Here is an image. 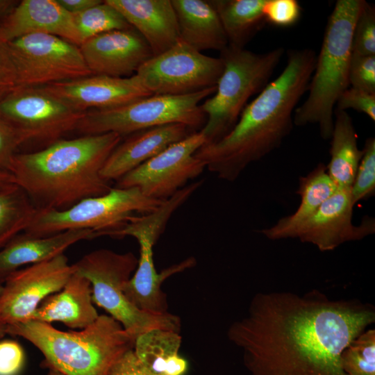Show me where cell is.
I'll use <instances>...</instances> for the list:
<instances>
[{
	"mask_svg": "<svg viewBox=\"0 0 375 375\" xmlns=\"http://www.w3.org/2000/svg\"><path fill=\"white\" fill-rule=\"evenodd\" d=\"M374 322V306L358 300H333L316 290L265 292L253 296L227 336L251 375H346L342 352Z\"/></svg>",
	"mask_w": 375,
	"mask_h": 375,
	"instance_id": "1",
	"label": "cell"
},
{
	"mask_svg": "<svg viewBox=\"0 0 375 375\" xmlns=\"http://www.w3.org/2000/svg\"><path fill=\"white\" fill-rule=\"evenodd\" d=\"M316 57L310 49L290 50L283 72L247 105L232 130L203 145L195 157L218 178L233 182L250 164L278 148L293 128L294 112L308 91Z\"/></svg>",
	"mask_w": 375,
	"mask_h": 375,
	"instance_id": "2",
	"label": "cell"
},
{
	"mask_svg": "<svg viewBox=\"0 0 375 375\" xmlns=\"http://www.w3.org/2000/svg\"><path fill=\"white\" fill-rule=\"evenodd\" d=\"M122 140L115 133L60 139L40 150L17 152L9 172L37 209H66L111 189L101 170Z\"/></svg>",
	"mask_w": 375,
	"mask_h": 375,
	"instance_id": "3",
	"label": "cell"
},
{
	"mask_svg": "<svg viewBox=\"0 0 375 375\" xmlns=\"http://www.w3.org/2000/svg\"><path fill=\"white\" fill-rule=\"evenodd\" d=\"M6 333L37 347L44 356L42 368L65 375H109L135 342L117 321L106 315L80 331H63L49 323L28 319L7 325Z\"/></svg>",
	"mask_w": 375,
	"mask_h": 375,
	"instance_id": "4",
	"label": "cell"
},
{
	"mask_svg": "<svg viewBox=\"0 0 375 375\" xmlns=\"http://www.w3.org/2000/svg\"><path fill=\"white\" fill-rule=\"evenodd\" d=\"M364 0H338L326 24L305 101L294 110V125L317 124L322 138L331 139L338 99L349 86L354 26Z\"/></svg>",
	"mask_w": 375,
	"mask_h": 375,
	"instance_id": "5",
	"label": "cell"
},
{
	"mask_svg": "<svg viewBox=\"0 0 375 375\" xmlns=\"http://www.w3.org/2000/svg\"><path fill=\"white\" fill-rule=\"evenodd\" d=\"M283 54V47L257 53L228 45L220 51L224 70L215 94L201 104L206 121L200 131L206 144L221 140L232 130L249 99L269 83Z\"/></svg>",
	"mask_w": 375,
	"mask_h": 375,
	"instance_id": "6",
	"label": "cell"
},
{
	"mask_svg": "<svg viewBox=\"0 0 375 375\" xmlns=\"http://www.w3.org/2000/svg\"><path fill=\"white\" fill-rule=\"evenodd\" d=\"M138 263L132 252L107 249L90 252L74 263L76 271L91 283L93 303L103 308L133 338L151 330L180 331V318L173 314H153L139 310L126 297L123 288Z\"/></svg>",
	"mask_w": 375,
	"mask_h": 375,
	"instance_id": "7",
	"label": "cell"
},
{
	"mask_svg": "<svg viewBox=\"0 0 375 375\" xmlns=\"http://www.w3.org/2000/svg\"><path fill=\"white\" fill-rule=\"evenodd\" d=\"M164 201L145 196L135 188H111L106 193L83 199L63 210L37 209L24 233L48 236L69 230L90 229L94 237L106 236L135 215L148 214Z\"/></svg>",
	"mask_w": 375,
	"mask_h": 375,
	"instance_id": "8",
	"label": "cell"
},
{
	"mask_svg": "<svg viewBox=\"0 0 375 375\" xmlns=\"http://www.w3.org/2000/svg\"><path fill=\"white\" fill-rule=\"evenodd\" d=\"M215 89L183 96L153 94L117 107L86 111L76 131L83 135L115 133L123 137L169 124L196 129L206 121L200 102Z\"/></svg>",
	"mask_w": 375,
	"mask_h": 375,
	"instance_id": "9",
	"label": "cell"
},
{
	"mask_svg": "<svg viewBox=\"0 0 375 375\" xmlns=\"http://www.w3.org/2000/svg\"><path fill=\"white\" fill-rule=\"evenodd\" d=\"M223 70L220 57L204 55L180 40L147 60L135 75L152 95L183 96L215 88Z\"/></svg>",
	"mask_w": 375,
	"mask_h": 375,
	"instance_id": "10",
	"label": "cell"
},
{
	"mask_svg": "<svg viewBox=\"0 0 375 375\" xmlns=\"http://www.w3.org/2000/svg\"><path fill=\"white\" fill-rule=\"evenodd\" d=\"M7 44L19 86L42 87L92 75L79 47L58 36L29 34Z\"/></svg>",
	"mask_w": 375,
	"mask_h": 375,
	"instance_id": "11",
	"label": "cell"
},
{
	"mask_svg": "<svg viewBox=\"0 0 375 375\" xmlns=\"http://www.w3.org/2000/svg\"><path fill=\"white\" fill-rule=\"evenodd\" d=\"M86 112L72 109L43 86H18L0 101V116L28 142L49 144L76 129Z\"/></svg>",
	"mask_w": 375,
	"mask_h": 375,
	"instance_id": "12",
	"label": "cell"
},
{
	"mask_svg": "<svg viewBox=\"0 0 375 375\" xmlns=\"http://www.w3.org/2000/svg\"><path fill=\"white\" fill-rule=\"evenodd\" d=\"M205 144L201 131L192 132L121 177L116 187L138 188L148 197L165 201L203 172L205 164L194 154Z\"/></svg>",
	"mask_w": 375,
	"mask_h": 375,
	"instance_id": "13",
	"label": "cell"
},
{
	"mask_svg": "<svg viewBox=\"0 0 375 375\" xmlns=\"http://www.w3.org/2000/svg\"><path fill=\"white\" fill-rule=\"evenodd\" d=\"M74 272V265L69 264L64 253L14 272L0 287V318L6 325L28 320Z\"/></svg>",
	"mask_w": 375,
	"mask_h": 375,
	"instance_id": "14",
	"label": "cell"
},
{
	"mask_svg": "<svg viewBox=\"0 0 375 375\" xmlns=\"http://www.w3.org/2000/svg\"><path fill=\"white\" fill-rule=\"evenodd\" d=\"M354 206L351 189L338 188L310 217L292 228L286 239H298L321 251H329L374 234V217L365 216L360 224H353Z\"/></svg>",
	"mask_w": 375,
	"mask_h": 375,
	"instance_id": "15",
	"label": "cell"
},
{
	"mask_svg": "<svg viewBox=\"0 0 375 375\" xmlns=\"http://www.w3.org/2000/svg\"><path fill=\"white\" fill-rule=\"evenodd\" d=\"M79 49L92 74L130 77L153 55L133 27L106 32L84 41Z\"/></svg>",
	"mask_w": 375,
	"mask_h": 375,
	"instance_id": "16",
	"label": "cell"
},
{
	"mask_svg": "<svg viewBox=\"0 0 375 375\" xmlns=\"http://www.w3.org/2000/svg\"><path fill=\"white\" fill-rule=\"evenodd\" d=\"M78 112L117 107L152 95L134 74L113 77L92 74L43 86Z\"/></svg>",
	"mask_w": 375,
	"mask_h": 375,
	"instance_id": "17",
	"label": "cell"
},
{
	"mask_svg": "<svg viewBox=\"0 0 375 375\" xmlns=\"http://www.w3.org/2000/svg\"><path fill=\"white\" fill-rule=\"evenodd\" d=\"M35 33L58 36L76 46L82 40L73 15L57 0H22L0 23V38L8 42Z\"/></svg>",
	"mask_w": 375,
	"mask_h": 375,
	"instance_id": "18",
	"label": "cell"
},
{
	"mask_svg": "<svg viewBox=\"0 0 375 375\" xmlns=\"http://www.w3.org/2000/svg\"><path fill=\"white\" fill-rule=\"evenodd\" d=\"M190 128L182 124H169L139 131L127 135L107 158L101 176L110 182L121 177L181 141Z\"/></svg>",
	"mask_w": 375,
	"mask_h": 375,
	"instance_id": "19",
	"label": "cell"
},
{
	"mask_svg": "<svg viewBox=\"0 0 375 375\" xmlns=\"http://www.w3.org/2000/svg\"><path fill=\"white\" fill-rule=\"evenodd\" d=\"M149 46L153 56L173 47L180 35L170 0H106Z\"/></svg>",
	"mask_w": 375,
	"mask_h": 375,
	"instance_id": "20",
	"label": "cell"
},
{
	"mask_svg": "<svg viewBox=\"0 0 375 375\" xmlns=\"http://www.w3.org/2000/svg\"><path fill=\"white\" fill-rule=\"evenodd\" d=\"M137 240L140 245L138 263L131 278L124 285V294L140 310L153 314L167 313L168 304L166 294L161 290L162 283L171 276L194 267L196 260L190 257L158 272L153 255L155 244L145 239Z\"/></svg>",
	"mask_w": 375,
	"mask_h": 375,
	"instance_id": "21",
	"label": "cell"
},
{
	"mask_svg": "<svg viewBox=\"0 0 375 375\" xmlns=\"http://www.w3.org/2000/svg\"><path fill=\"white\" fill-rule=\"evenodd\" d=\"M93 238L94 232L90 229L69 230L48 236L18 234L0 249V287L22 266L51 259L80 241Z\"/></svg>",
	"mask_w": 375,
	"mask_h": 375,
	"instance_id": "22",
	"label": "cell"
},
{
	"mask_svg": "<svg viewBox=\"0 0 375 375\" xmlns=\"http://www.w3.org/2000/svg\"><path fill=\"white\" fill-rule=\"evenodd\" d=\"M90 282L76 271L63 288L44 299L29 319L61 322L72 329H83L99 317L92 301Z\"/></svg>",
	"mask_w": 375,
	"mask_h": 375,
	"instance_id": "23",
	"label": "cell"
},
{
	"mask_svg": "<svg viewBox=\"0 0 375 375\" xmlns=\"http://www.w3.org/2000/svg\"><path fill=\"white\" fill-rule=\"evenodd\" d=\"M180 40L195 49L222 51L228 40L219 15L210 1L171 0Z\"/></svg>",
	"mask_w": 375,
	"mask_h": 375,
	"instance_id": "24",
	"label": "cell"
},
{
	"mask_svg": "<svg viewBox=\"0 0 375 375\" xmlns=\"http://www.w3.org/2000/svg\"><path fill=\"white\" fill-rule=\"evenodd\" d=\"M337 189L327 173L326 165L318 164L306 176L299 178L296 193L300 197V203L294 212L259 232L271 240L286 239L292 228L310 217Z\"/></svg>",
	"mask_w": 375,
	"mask_h": 375,
	"instance_id": "25",
	"label": "cell"
},
{
	"mask_svg": "<svg viewBox=\"0 0 375 375\" xmlns=\"http://www.w3.org/2000/svg\"><path fill=\"white\" fill-rule=\"evenodd\" d=\"M331 137V159L326 166L328 176L338 188L351 189L362 156L352 119L345 110H334Z\"/></svg>",
	"mask_w": 375,
	"mask_h": 375,
	"instance_id": "26",
	"label": "cell"
},
{
	"mask_svg": "<svg viewBox=\"0 0 375 375\" xmlns=\"http://www.w3.org/2000/svg\"><path fill=\"white\" fill-rule=\"evenodd\" d=\"M181 344L178 332L156 328L139 335L133 350L140 362L156 375H184L188 365L178 353Z\"/></svg>",
	"mask_w": 375,
	"mask_h": 375,
	"instance_id": "27",
	"label": "cell"
},
{
	"mask_svg": "<svg viewBox=\"0 0 375 375\" xmlns=\"http://www.w3.org/2000/svg\"><path fill=\"white\" fill-rule=\"evenodd\" d=\"M228 46L243 49L266 24L263 7L266 0H213Z\"/></svg>",
	"mask_w": 375,
	"mask_h": 375,
	"instance_id": "28",
	"label": "cell"
},
{
	"mask_svg": "<svg viewBox=\"0 0 375 375\" xmlns=\"http://www.w3.org/2000/svg\"><path fill=\"white\" fill-rule=\"evenodd\" d=\"M36 211L27 194L16 183L0 187V249L26 230Z\"/></svg>",
	"mask_w": 375,
	"mask_h": 375,
	"instance_id": "29",
	"label": "cell"
},
{
	"mask_svg": "<svg viewBox=\"0 0 375 375\" xmlns=\"http://www.w3.org/2000/svg\"><path fill=\"white\" fill-rule=\"evenodd\" d=\"M73 17L82 43L106 32L132 27L106 0L82 12L73 15Z\"/></svg>",
	"mask_w": 375,
	"mask_h": 375,
	"instance_id": "30",
	"label": "cell"
},
{
	"mask_svg": "<svg viewBox=\"0 0 375 375\" xmlns=\"http://www.w3.org/2000/svg\"><path fill=\"white\" fill-rule=\"evenodd\" d=\"M346 375H375V330L367 328L350 342L341 355Z\"/></svg>",
	"mask_w": 375,
	"mask_h": 375,
	"instance_id": "31",
	"label": "cell"
},
{
	"mask_svg": "<svg viewBox=\"0 0 375 375\" xmlns=\"http://www.w3.org/2000/svg\"><path fill=\"white\" fill-rule=\"evenodd\" d=\"M355 204L367 200L375 194V138H368L362 149V156L351 188Z\"/></svg>",
	"mask_w": 375,
	"mask_h": 375,
	"instance_id": "32",
	"label": "cell"
},
{
	"mask_svg": "<svg viewBox=\"0 0 375 375\" xmlns=\"http://www.w3.org/2000/svg\"><path fill=\"white\" fill-rule=\"evenodd\" d=\"M352 54L375 56V8L365 1L352 35Z\"/></svg>",
	"mask_w": 375,
	"mask_h": 375,
	"instance_id": "33",
	"label": "cell"
},
{
	"mask_svg": "<svg viewBox=\"0 0 375 375\" xmlns=\"http://www.w3.org/2000/svg\"><path fill=\"white\" fill-rule=\"evenodd\" d=\"M263 15L266 24L288 27L299 20L301 7L297 0H266Z\"/></svg>",
	"mask_w": 375,
	"mask_h": 375,
	"instance_id": "34",
	"label": "cell"
},
{
	"mask_svg": "<svg viewBox=\"0 0 375 375\" xmlns=\"http://www.w3.org/2000/svg\"><path fill=\"white\" fill-rule=\"evenodd\" d=\"M349 82L351 88L375 94V56L352 54Z\"/></svg>",
	"mask_w": 375,
	"mask_h": 375,
	"instance_id": "35",
	"label": "cell"
},
{
	"mask_svg": "<svg viewBox=\"0 0 375 375\" xmlns=\"http://www.w3.org/2000/svg\"><path fill=\"white\" fill-rule=\"evenodd\" d=\"M335 109L345 110L353 109L367 115L375 121V94L349 87L340 96Z\"/></svg>",
	"mask_w": 375,
	"mask_h": 375,
	"instance_id": "36",
	"label": "cell"
},
{
	"mask_svg": "<svg viewBox=\"0 0 375 375\" xmlns=\"http://www.w3.org/2000/svg\"><path fill=\"white\" fill-rule=\"evenodd\" d=\"M24 144L19 133L0 116V169L9 172L17 149Z\"/></svg>",
	"mask_w": 375,
	"mask_h": 375,
	"instance_id": "37",
	"label": "cell"
},
{
	"mask_svg": "<svg viewBox=\"0 0 375 375\" xmlns=\"http://www.w3.org/2000/svg\"><path fill=\"white\" fill-rule=\"evenodd\" d=\"M24 361V350L17 342L0 340V375H17Z\"/></svg>",
	"mask_w": 375,
	"mask_h": 375,
	"instance_id": "38",
	"label": "cell"
},
{
	"mask_svg": "<svg viewBox=\"0 0 375 375\" xmlns=\"http://www.w3.org/2000/svg\"><path fill=\"white\" fill-rule=\"evenodd\" d=\"M19 86L7 42L0 38V101Z\"/></svg>",
	"mask_w": 375,
	"mask_h": 375,
	"instance_id": "39",
	"label": "cell"
},
{
	"mask_svg": "<svg viewBox=\"0 0 375 375\" xmlns=\"http://www.w3.org/2000/svg\"><path fill=\"white\" fill-rule=\"evenodd\" d=\"M109 375H156L138 359L133 349L125 353L115 363Z\"/></svg>",
	"mask_w": 375,
	"mask_h": 375,
	"instance_id": "40",
	"label": "cell"
},
{
	"mask_svg": "<svg viewBox=\"0 0 375 375\" xmlns=\"http://www.w3.org/2000/svg\"><path fill=\"white\" fill-rule=\"evenodd\" d=\"M60 6L72 15L82 12L99 3L101 0H57Z\"/></svg>",
	"mask_w": 375,
	"mask_h": 375,
	"instance_id": "41",
	"label": "cell"
},
{
	"mask_svg": "<svg viewBox=\"0 0 375 375\" xmlns=\"http://www.w3.org/2000/svg\"><path fill=\"white\" fill-rule=\"evenodd\" d=\"M19 1L0 0V23L11 12Z\"/></svg>",
	"mask_w": 375,
	"mask_h": 375,
	"instance_id": "42",
	"label": "cell"
},
{
	"mask_svg": "<svg viewBox=\"0 0 375 375\" xmlns=\"http://www.w3.org/2000/svg\"><path fill=\"white\" fill-rule=\"evenodd\" d=\"M14 183L12 174L7 171L0 169V187Z\"/></svg>",
	"mask_w": 375,
	"mask_h": 375,
	"instance_id": "43",
	"label": "cell"
},
{
	"mask_svg": "<svg viewBox=\"0 0 375 375\" xmlns=\"http://www.w3.org/2000/svg\"><path fill=\"white\" fill-rule=\"evenodd\" d=\"M7 325L0 318V340L6 334Z\"/></svg>",
	"mask_w": 375,
	"mask_h": 375,
	"instance_id": "44",
	"label": "cell"
},
{
	"mask_svg": "<svg viewBox=\"0 0 375 375\" xmlns=\"http://www.w3.org/2000/svg\"><path fill=\"white\" fill-rule=\"evenodd\" d=\"M48 370H49V372L47 375H65L62 373L60 372L59 371L53 369H49Z\"/></svg>",
	"mask_w": 375,
	"mask_h": 375,
	"instance_id": "45",
	"label": "cell"
}]
</instances>
